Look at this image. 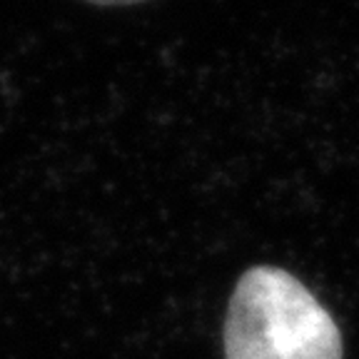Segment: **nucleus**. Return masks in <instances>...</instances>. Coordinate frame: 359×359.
Here are the masks:
<instances>
[{"instance_id": "f257e3e1", "label": "nucleus", "mask_w": 359, "mask_h": 359, "mask_svg": "<svg viewBox=\"0 0 359 359\" xmlns=\"http://www.w3.org/2000/svg\"><path fill=\"white\" fill-rule=\"evenodd\" d=\"M222 347L224 359H342V334L297 277L257 264L235 285Z\"/></svg>"}, {"instance_id": "f03ea898", "label": "nucleus", "mask_w": 359, "mask_h": 359, "mask_svg": "<svg viewBox=\"0 0 359 359\" xmlns=\"http://www.w3.org/2000/svg\"><path fill=\"white\" fill-rule=\"evenodd\" d=\"M88 3L102 8H115V6H137V3H147V0H88Z\"/></svg>"}]
</instances>
